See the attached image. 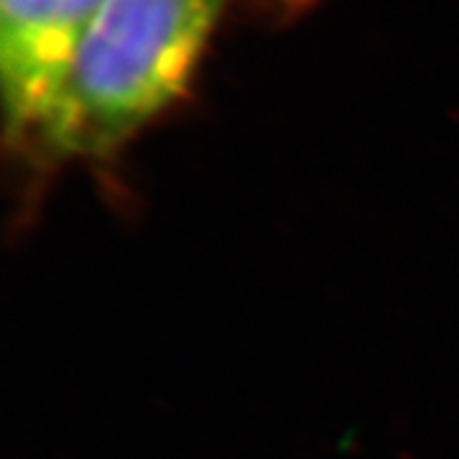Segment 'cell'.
Returning a JSON list of instances; mask_svg holds the SVG:
<instances>
[{
	"mask_svg": "<svg viewBox=\"0 0 459 459\" xmlns=\"http://www.w3.org/2000/svg\"><path fill=\"white\" fill-rule=\"evenodd\" d=\"M225 0H102L44 120L21 148L102 161L186 92Z\"/></svg>",
	"mask_w": 459,
	"mask_h": 459,
	"instance_id": "cell-1",
	"label": "cell"
},
{
	"mask_svg": "<svg viewBox=\"0 0 459 459\" xmlns=\"http://www.w3.org/2000/svg\"><path fill=\"white\" fill-rule=\"evenodd\" d=\"M102 0H0V82L8 138L29 141L65 82Z\"/></svg>",
	"mask_w": 459,
	"mask_h": 459,
	"instance_id": "cell-2",
	"label": "cell"
}]
</instances>
